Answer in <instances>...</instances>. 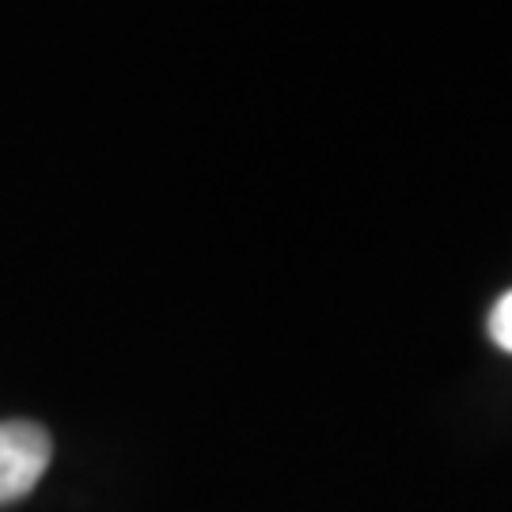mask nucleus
<instances>
[{"label":"nucleus","mask_w":512,"mask_h":512,"mask_svg":"<svg viewBox=\"0 0 512 512\" xmlns=\"http://www.w3.org/2000/svg\"><path fill=\"white\" fill-rule=\"evenodd\" d=\"M490 338L505 353H512V293L501 296L494 304V311H490Z\"/></svg>","instance_id":"2"},{"label":"nucleus","mask_w":512,"mask_h":512,"mask_svg":"<svg viewBox=\"0 0 512 512\" xmlns=\"http://www.w3.org/2000/svg\"><path fill=\"white\" fill-rule=\"evenodd\" d=\"M54 456L50 433L35 421H0V505L27 497Z\"/></svg>","instance_id":"1"}]
</instances>
